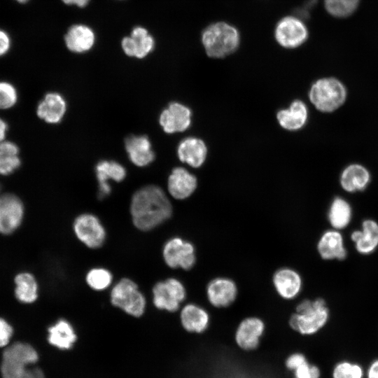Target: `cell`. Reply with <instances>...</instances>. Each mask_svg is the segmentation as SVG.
I'll list each match as a JSON object with an SVG mask.
<instances>
[{
    "label": "cell",
    "instance_id": "cell-28",
    "mask_svg": "<svg viewBox=\"0 0 378 378\" xmlns=\"http://www.w3.org/2000/svg\"><path fill=\"white\" fill-rule=\"evenodd\" d=\"M181 321L187 331L201 333L207 328L209 316L201 307L195 304H188L181 311Z\"/></svg>",
    "mask_w": 378,
    "mask_h": 378
},
{
    "label": "cell",
    "instance_id": "cell-11",
    "mask_svg": "<svg viewBox=\"0 0 378 378\" xmlns=\"http://www.w3.org/2000/svg\"><path fill=\"white\" fill-rule=\"evenodd\" d=\"M74 231L77 238L85 246L97 248L104 242L106 232L99 218L91 214L78 216L74 223Z\"/></svg>",
    "mask_w": 378,
    "mask_h": 378
},
{
    "label": "cell",
    "instance_id": "cell-19",
    "mask_svg": "<svg viewBox=\"0 0 378 378\" xmlns=\"http://www.w3.org/2000/svg\"><path fill=\"white\" fill-rule=\"evenodd\" d=\"M197 185L196 177L183 167L174 169L168 178V190L175 199L190 196Z\"/></svg>",
    "mask_w": 378,
    "mask_h": 378
},
{
    "label": "cell",
    "instance_id": "cell-10",
    "mask_svg": "<svg viewBox=\"0 0 378 378\" xmlns=\"http://www.w3.org/2000/svg\"><path fill=\"white\" fill-rule=\"evenodd\" d=\"M165 263L172 268L191 269L195 262L193 245L179 237L168 240L162 251Z\"/></svg>",
    "mask_w": 378,
    "mask_h": 378
},
{
    "label": "cell",
    "instance_id": "cell-29",
    "mask_svg": "<svg viewBox=\"0 0 378 378\" xmlns=\"http://www.w3.org/2000/svg\"><path fill=\"white\" fill-rule=\"evenodd\" d=\"M48 340L50 344L60 349H69L76 340L72 326L66 320L60 319L48 330Z\"/></svg>",
    "mask_w": 378,
    "mask_h": 378
},
{
    "label": "cell",
    "instance_id": "cell-23",
    "mask_svg": "<svg viewBox=\"0 0 378 378\" xmlns=\"http://www.w3.org/2000/svg\"><path fill=\"white\" fill-rule=\"evenodd\" d=\"M177 153L181 162L197 168L204 162L207 148L202 139L196 137H187L178 144Z\"/></svg>",
    "mask_w": 378,
    "mask_h": 378
},
{
    "label": "cell",
    "instance_id": "cell-25",
    "mask_svg": "<svg viewBox=\"0 0 378 378\" xmlns=\"http://www.w3.org/2000/svg\"><path fill=\"white\" fill-rule=\"evenodd\" d=\"M66 108V102L61 94L49 92L38 104L36 112L38 116L46 122L55 124L64 117Z\"/></svg>",
    "mask_w": 378,
    "mask_h": 378
},
{
    "label": "cell",
    "instance_id": "cell-22",
    "mask_svg": "<svg viewBox=\"0 0 378 378\" xmlns=\"http://www.w3.org/2000/svg\"><path fill=\"white\" fill-rule=\"evenodd\" d=\"M96 174L99 182L98 196L99 198H104L111 190L108 181H122L126 176V171L124 167L117 162L103 160L97 163Z\"/></svg>",
    "mask_w": 378,
    "mask_h": 378
},
{
    "label": "cell",
    "instance_id": "cell-32",
    "mask_svg": "<svg viewBox=\"0 0 378 378\" xmlns=\"http://www.w3.org/2000/svg\"><path fill=\"white\" fill-rule=\"evenodd\" d=\"M360 0H325L326 10L332 15L344 18L350 15L356 8Z\"/></svg>",
    "mask_w": 378,
    "mask_h": 378
},
{
    "label": "cell",
    "instance_id": "cell-6",
    "mask_svg": "<svg viewBox=\"0 0 378 378\" xmlns=\"http://www.w3.org/2000/svg\"><path fill=\"white\" fill-rule=\"evenodd\" d=\"M111 302L125 313L134 317H139L146 308V299L139 290L138 286L132 280L124 278L112 288Z\"/></svg>",
    "mask_w": 378,
    "mask_h": 378
},
{
    "label": "cell",
    "instance_id": "cell-3",
    "mask_svg": "<svg viewBox=\"0 0 378 378\" xmlns=\"http://www.w3.org/2000/svg\"><path fill=\"white\" fill-rule=\"evenodd\" d=\"M330 310L323 297L304 299L296 307V312L289 320L291 328L302 335H313L323 329L329 322Z\"/></svg>",
    "mask_w": 378,
    "mask_h": 378
},
{
    "label": "cell",
    "instance_id": "cell-30",
    "mask_svg": "<svg viewBox=\"0 0 378 378\" xmlns=\"http://www.w3.org/2000/svg\"><path fill=\"white\" fill-rule=\"evenodd\" d=\"M21 164L19 148L13 142L4 141L0 143V174H13Z\"/></svg>",
    "mask_w": 378,
    "mask_h": 378
},
{
    "label": "cell",
    "instance_id": "cell-39",
    "mask_svg": "<svg viewBox=\"0 0 378 378\" xmlns=\"http://www.w3.org/2000/svg\"><path fill=\"white\" fill-rule=\"evenodd\" d=\"M11 41L9 35L0 29V57L6 55L10 50Z\"/></svg>",
    "mask_w": 378,
    "mask_h": 378
},
{
    "label": "cell",
    "instance_id": "cell-18",
    "mask_svg": "<svg viewBox=\"0 0 378 378\" xmlns=\"http://www.w3.org/2000/svg\"><path fill=\"white\" fill-rule=\"evenodd\" d=\"M154 41L148 31L141 27L133 29L131 36L122 41V48L126 55L130 57L143 58L153 48Z\"/></svg>",
    "mask_w": 378,
    "mask_h": 378
},
{
    "label": "cell",
    "instance_id": "cell-2",
    "mask_svg": "<svg viewBox=\"0 0 378 378\" xmlns=\"http://www.w3.org/2000/svg\"><path fill=\"white\" fill-rule=\"evenodd\" d=\"M38 359V353L30 344L24 342L13 344L3 353L1 365L2 377L45 378L41 369L28 367Z\"/></svg>",
    "mask_w": 378,
    "mask_h": 378
},
{
    "label": "cell",
    "instance_id": "cell-4",
    "mask_svg": "<svg viewBox=\"0 0 378 378\" xmlns=\"http://www.w3.org/2000/svg\"><path fill=\"white\" fill-rule=\"evenodd\" d=\"M240 34L232 24L216 22L204 28L201 34L202 44L206 55L211 58H224L233 52L240 44Z\"/></svg>",
    "mask_w": 378,
    "mask_h": 378
},
{
    "label": "cell",
    "instance_id": "cell-24",
    "mask_svg": "<svg viewBox=\"0 0 378 378\" xmlns=\"http://www.w3.org/2000/svg\"><path fill=\"white\" fill-rule=\"evenodd\" d=\"M125 142L129 158L135 165L144 167L153 161L155 155L146 136L131 135Z\"/></svg>",
    "mask_w": 378,
    "mask_h": 378
},
{
    "label": "cell",
    "instance_id": "cell-15",
    "mask_svg": "<svg viewBox=\"0 0 378 378\" xmlns=\"http://www.w3.org/2000/svg\"><path fill=\"white\" fill-rule=\"evenodd\" d=\"M264 330L265 324L261 319L255 317L245 318L236 330L235 342L244 351L254 350L258 347Z\"/></svg>",
    "mask_w": 378,
    "mask_h": 378
},
{
    "label": "cell",
    "instance_id": "cell-43",
    "mask_svg": "<svg viewBox=\"0 0 378 378\" xmlns=\"http://www.w3.org/2000/svg\"><path fill=\"white\" fill-rule=\"evenodd\" d=\"M17 1L19 3H26L27 1H28L29 0H15Z\"/></svg>",
    "mask_w": 378,
    "mask_h": 378
},
{
    "label": "cell",
    "instance_id": "cell-31",
    "mask_svg": "<svg viewBox=\"0 0 378 378\" xmlns=\"http://www.w3.org/2000/svg\"><path fill=\"white\" fill-rule=\"evenodd\" d=\"M16 288L15 294L17 299L24 303L34 302L38 297V285L34 276L24 272L15 278Z\"/></svg>",
    "mask_w": 378,
    "mask_h": 378
},
{
    "label": "cell",
    "instance_id": "cell-5",
    "mask_svg": "<svg viewBox=\"0 0 378 378\" xmlns=\"http://www.w3.org/2000/svg\"><path fill=\"white\" fill-rule=\"evenodd\" d=\"M308 97L318 111L329 113L344 104L347 99V90L344 83L336 78H322L312 85Z\"/></svg>",
    "mask_w": 378,
    "mask_h": 378
},
{
    "label": "cell",
    "instance_id": "cell-26",
    "mask_svg": "<svg viewBox=\"0 0 378 378\" xmlns=\"http://www.w3.org/2000/svg\"><path fill=\"white\" fill-rule=\"evenodd\" d=\"M277 120L280 125L288 130L295 131L303 127L308 118V109L301 100H295L287 109L277 113Z\"/></svg>",
    "mask_w": 378,
    "mask_h": 378
},
{
    "label": "cell",
    "instance_id": "cell-8",
    "mask_svg": "<svg viewBox=\"0 0 378 378\" xmlns=\"http://www.w3.org/2000/svg\"><path fill=\"white\" fill-rule=\"evenodd\" d=\"M342 232L345 239L353 242L355 251L360 255H370L378 248V221L374 218H364L360 228H347Z\"/></svg>",
    "mask_w": 378,
    "mask_h": 378
},
{
    "label": "cell",
    "instance_id": "cell-34",
    "mask_svg": "<svg viewBox=\"0 0 378 378\" xmlns=\"http://www.w3.org/2000/svg\"><path fill=\"white\" fill-rule=\"evenodd\" d=\"M332 375V378H363V370L357 363L343 360L335 365Z\"/></svg>",
    "mask_w": 378,
    "mask_h": 378
},
{
    "label": "cell",
    "instance_id": "cell-12",
    "mask_svg": "<svg viewBox=\"0 0 378 378\" xmlns=\"http://www.w3.org/2000/svg\"><path fill=\"white\" fill-rule=\"evenodd\" d=\"M316 251L319 257L326 261L346 259L349 250L343 232L331 227L326 229L318 237Z\"/></svg>",
    "mask_w": 378,
    "mask_h": 378
},
{
    "label": "cell",
    "instance_id": "cell-36",
    "mask_svg": "<svg viewBox=\"0 0 378 378\" xmlns=\"http://www.w3.org/2000/svg\"><path fill=\"white\" fill-rule=\"evenodd\" d=\"M292 372L294 378H320L321 377L319 368L307 360L301 363Z\"/></svg>",
    "mask_w": 378,
    "mask_h": 378
},
{
    "label": "cell",
    "instance_id": "cell-20",
    "mask_svg": "<svg viewBox=\"0 0 378 378\" xmlns=\"http://www.w3.org/2000/svg\"><path fill=\"white\" fill-rule=\"evenodd\" d=\"M353 217V208L349 201L340 196L335 197L327 211L330 227L344 231L351 225Z\"/></svg>",
    "mask_w": 378,
    "mask_h": 378
},
{
    "label": "cell",
    "instance_id": "cell-42",
    "mask_svg": "<svg viewBox=\"0 0 378 378\" xmlns=\"http://www.w3.org/2000/svg\"><path fill=\"white\" fill-rule=\"evenodd\" d=\"M64 4L69 5H76L79 7H83L87 5L90 0H62Z\"/></svg>",
    "mask_w": 378,
    "mask_h": 378
},
{
    "label": "cell",
    "instance_id": "cell-40",
    "mask_svg": "<svg viewBox=\"0 0 378 378\" xmlns=\"http://www.w3.org/2000/svg\"><path fill=\"white\" fill-rule=\"evenodd\" d=\"M368 378H378V359L373 360L368 367Z\"/></svg>",
    "mask_w": 378,
    "mask_h": 378
},
{
    "label": "cell",
    "instance_id": "cell-41",
    "mask_svg": "<svg viewBox=\"0 0 378 378\" xmlns=\"http://www.w3.org/2000/svg\"><path fill=\"white\" fill-rule=\"evenodd\" d=\"M8 130V125L6 122L0 118V143L4 141L6 132Z\"/></svg>",
    "mask_w": 378,
    "mask_h": 378
},
{
    "label": "cell",
    "instance_id": "cell-7",
    "mask_svg": "<svg viewBox=\"0 0 378 378\" xmlns=\"http://www.w3.org/2000/svg\"><path fill=\"white\" fill-rule=\"evenodd\" d=\"M274 34L279 46L286 49H293L306 41L309 33L304 22L300 18L288 15L278 21Z\"/></svg>",
    "mask_w": 378,
    "mask_h": 378
},
{
    "label": "cell",
    "instance_id": "cell-38",
    "mask_svg": "<svg viewBox=\"0 0 378 378\" xmlns=\"http://www.w3.org/2000/svg\"><path fill=\"white\" fill-rule=\"evenodd\" d=\"M307 360L305 356L301 353H293L286 359L285 365L290 371L294 370L298 365Z\"/></svg>",
    "mask_w": 378,
    "mask_h": 378
},
{
    "label": "cell",
    "instance_id": "cell-27",
    "mask_svg": "<svg viewBox=\"0 0 378 378\" xmlns=\"http://www.w3.org/2000/svg\"><path fill=\"white\" fill-rule=\"evenodd\" d=\"M94 39L93 31L83 24L71 27L65 36V43L68 49L79 53L89 50L94 45Z\"/></svg>",
    "mask_w": 378,
    "mask_h": 378
},
{
    "label": "cell",
    "instance_id": "cell-35",
    "mask_svg": "<svg viewBox=\"0 0 378 378\" xmlns=\"http://www.w3.org/2000/svg\"><path fill=\"white\" fill-rule=\"evenodd\" d=\"M17 100L18 93L15 87L8 82H0V109L11 108Z\"/></svg>",
    "mask_w": 378,
    "mask_h": 378
},
{
    "label": "cell",
    "instance_id": "cell-9",
    "mask_svg": "<svg viewBox=\"0 0 378 378\" xmlns=\"http://www.w3.org/2000/svg\"><path fill=\"white\" fill-rule=\"evenodd\" d=\"M186 289L176 279L169 278L157 283L153 288L154 305L159 309L176 311L186 298Z\"/></svg>",
    "mask_w": 378,
    "mask_h": 378
},
{
    "label": "cell",
    "instance_id": "cell-17",
    "mask_svg": "<svg viewBox=\"0 0 378 378\" xmlns=\"http://www.w3.org/2000/svg\"><path fill=\"white\" fill-rule=\"evenodd\" d=\"M210 303L216 307H225L233 302L237 297V288L233 281L227 278L213 279L206 288Z\"/></svg>",
    "mask_w": 378,
    "mask_h": 378
},
{
    "label": "cell",
    "instance_id": "cell-33",
    "mask_svg": "<svg viewBox=\"0 0 378 378\" xmlns=\"http://www.w3.org/2000/svg\"><path fill=\"white\" fill-rule=\"evenodd\" d=\"M112 274L104 268H93L86 275L88 285L95 290L107 288L112 282Z\"/></svg>",
    "mask_w": 378,
    "mask_h": 378
},
{
    "label": "cell",
    "instance_id": "cell-1",
    "mask_svg": "<svg viewBox=\"0 0 378 378\" xmlns=\"http://www.w3.org/2000/svg\"><path fill=\"white\" fill-rule=\"evenodd\" d=\"M130 213L135 227L142 231H148L169 218L172 207L160 187L147 186L133 195Z\"/></svg>",
    "mask_w": 378,
    "mask_h": 378
},
{
    "label": "cell",
    "instance_id": "cell-16",
    "mask_svg": "<svg viewBox=\"0 0 378 378\" xmlns=\"http://www.w3.org/2000/svg\"><path fill=\"white\" fill-rule=\"evenodd\" d=\"M370 173L361 164L352 163L342 172L340 184L342 190L348 193L361 192L366 189L370 181Z\"/></svg>",
    "mask_w": 378,
    "mask_h": 378
},
{
    "label": "cell",
    "instance_id": "cell-37",
    "mask_svg": "<svg viewBox=\"0 0 378 378\" xmlns=\"http://www.w3.org/2000/svg\"><path fill=\"white\" fill-rule=\"evenodd\" d=\"M13 333L12 326L4 319L0 318V347L8 344Z\"/></svg>",
    "mask_w": 378,
    "mask_h": 378
},
{
    "label": "cell",
    "instance_id": "cell-14",
    "mask_svg": "<svg viewBox=\"0 0 378 378\" xmlns=\"http://www.w3.org/2000/svg\"><path fill=\"white\" fill-rule=\"evenodd\" d=\"M191 115L188 107L178 102H172L161 113L160 123L168 134L183 132L190 125Z\"/></svg>",
    "mask_w": 378,
    "mask_h": 378
},
{
    "label": "cell",
    "instance_id": "cell-13",
    "mask_svg": "<svg viewBox=\"0 0 378 378\" xmlns=\"http://www.w3.org/2000/svg\"><path fill=\"white\" fill-rule=\"evenodd\" d=\"M24 214L21 200L13 194L0 195V233L8 234L20 225Z\"/></svg>",
    "mask_w": 378,
    "mask_h": 378
},
{
    "label": "cell",
    "instance_id": "cell-21",
    "mask_svg": "<svg viewBox=\"0 0 378 378\" xmlns=\"http://www.w3.org/2000/svg\"><path fill=\"white\" fill-rule=\"evenodd\" d=\"M273 284L279 295L287 300L298 295L302 286L300 274L290 268L277 270L273 276Z\"/></svg>",
    "mask_w": 378,
    "mask_h": 378
}]
</instances>
